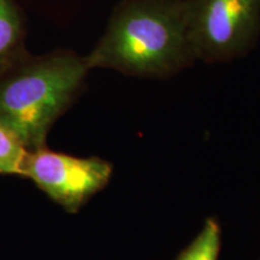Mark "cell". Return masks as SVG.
<instances>
[{"label": "cell", "instance_id": "obj_3", "mask_svg": "<svg viewBox=\"0 0 260 260\" xmlns=\"http://www.w3.org/2000/svg\"><path fill=\"white\" fill-rule=\"evenodd\" d=\"M187 28L195 59L232 60L253 45L260 0H186Z\"/></svg>", "mask_w": 260, "mask_h": 260}, {"label": "cell", "instance_id": "obj_7", "mask_svg": "<svg viewBox=\"0 0 260 260\" xmlns=\"http://www.w3.org/2000/svg\"><path fill=\"white\" fill-rule=\"evenodd\" d=\"M28 151L11 136L0 128V174L23 176V165Z\"/></svg>", "mask_w": 260, "mask_h": 260}, {"label": "cell", "instance_id": "obj_1", "mask_svg": "<svg viewBox=\"0 0 260 260\" xmlns=\"http://www.w3.org/2000/svg\"><path fill=\"white\" fill-rule=\"evenodd\" d=\"M86 59L90 69L146 79L180 73L197 60L188 35L186 0H121Z\"/></svg>", "mask_w": 260, "mask_h": 260}, {"label": "cell", "instance_id": "obj_2", "mask_svg": "<svg viewBox=\"0 0 260 260\" xmlns=\"http://www.w3.org/2000/svg\"><path fill=\"white\" fill-rule=\"evenodd\" d=\"M89 70L86 57L69 50L28 54L0 75V128L28 152L45 148L51 126L79 96Z\"/></svg>", "mask_w": 260, "mask_h": 260}, {"label": "cell", "instance_id": "obj_5", "mask_svg": "<svg viewBox=\"0 0 260 260\" xmlns=\"http://www.w3.org/2000/svg\"><path fill=\"white\" fill-rule=\"evenodd\" d=\"M25 23L16 0H0V75L28 56Z\"/></svg>", "mask_w": 260, "mask_h": 260}, {"label": "cell", "instance_id": "obj_4", "mask_svg": "<svg viewBox=\"0 0 260 260\" xmlns=\"http://www.w3.org/2000/svg\"><path fill=\"white\" fill-rule=\"evenodd\" d=\"M23 176L30 178L68 212L76 213L112 176V165L104 159L77 158L47 149L28 152Z\"/></svg>", "mask_w": 260, "mask_h": 260}, {"label": "cell", "instance_id": "obj_6", "mask_svg": "<svg viewBox=\"0 0 260 260\" xmlns=\"http://www.w3.org/2000/svg\"><path fill=\"white\" fill-rule=\"evenodd\" d=\"M220 235L219 223L214 218H209L199 235L180 253L176 260H218Z\"/></svg>", "mask_w": 260, "mask_h": 260}]
</instances>
